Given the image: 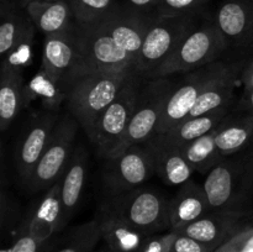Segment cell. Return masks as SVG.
<instances>
[{
  "label": "cell",
  "mask_w": 253,
  "mask_h": 252,
  "mask_svg": "<svg viewBox=\"0 0 253 252\" xmlns=\"http://www.w3.org/2000/svg\"><path fill=\"white\" fill-rule=\"evenodd\" d=\"M133 69L89 73L77 78L67 89L66 104L71 115L90 133L94 124L124 88Z\"/></svg>",
  "instance_id": "6da1fadb"
},
{
  "label": "cell",
  "mask_w": 253,
  "mask_h": 252,
  "mask_svg": "<svg viewBox=\"0 0 253 252\" xmlns=\"http://www.w3.org/2000/svg\"><path fill=\"white\" fill-rule=\"evenodd\" d=\"M234 156V155H232ZM224 157L207 173L204 188L210 211H246L245 204L253 189V160Z\"/></svg>",
  "instance_id": "7a4b0ae2"
},
{
  "label": "cell",
  "mask_w": 253,
  "mask_h": 252,
  "mask_svg": "<svg viewBox=\"0 0 253 252\" xmlns=\"http://www.w3.org/2000/svg\"><path fill=\"white\" fill-rule=\"evenodd\" d=\"M226 48V42L215 19L204 20L188 32L172 56L153 73L152 78H167L209 66L217 62Z\"/></svg>",
  "instance_id": "3957f363"
},
{
  "label": "cell",
  "mask_w": 253,
  "mask_h": 252,
  "mask_svg": "<svg viewBox=\"0 0 253 252\" xmlns=\"http://www.w3.org/2000/svg\"><path fill=\"white\" fill-rule=\"evenodd\" d=\"M199 16L200 14L160 16L152 12L133 69L141 77L152 78L153 73L172 56L188 32L197 26Z\"/></svg>",
  "instance_id": "277c9868"
},
{
  "label": "cell",
  "mask_w": 253,
  "mask_h": 252,
  "mask_svg": "<svg viewBox=\"0 0 253 252\" xmlns=\"http://www.w3.org/2000/svg\"><path fill=\"white\" fill-rule=\"evenodd\" d=\"M74 30L79 52L77 78L89 73L133 69L135 58L116 43L98 20L89 24L74 21Z\"/></svg>",
  "instance_id": "5b68a950"
},
{
  "label": "cell",
  "mask_w": 253,
  "mask_h": 252,
  "mask_svg": "<svg viewBox=\"0 0 253 252\" xmlns=\"http://www.w3.org/2000/svg\"><path fill=\"white\" fill-rule=\"evenodd\" d=\"M103 205L147 237L170 229L169 205L155 189L140 187L123 194L110 195Z\"/></svg>",
  "instance_id": "8992f818"
},
{
  "label": "cell",
  "mask_w": 253,
  "mask_h": 252,
  "mask_svg": "<svg viewBox=\"0 0 253 252\" xmlns=\"http://www.w3.org/2000/svg\"><path fill=\"white\" fill-rule=\"evenodd\" d=\"M140 90L141 76L133 69L119 95L99 116L88 135L99 157L109 158L121 142L135 111Z\"/></svg>",
  "instance_id": "52a82bcc"
},
{
  "label": "cell",
  "mask_w": 253,
  "mask_h": 252,
  "mask_svg": "<svg viewBox=\"0 0 253 252\" xmlns=\"http://www.w3.org/2000/svg\"><path fill=\"white\" fill-rule=\"evenodd\" d=\"M174 86L168 78H152L141 86L127 130L110 157L118 156L132 146L141 145L155 135Z\"/></svg>",
  "instance_id": "ba28073f"
},
{
  "label": "cell",
  "mask_w": 253,
  "mask_h": 252,
  "mask_svg": "<svg viewBox=\"0 0 253 252\" xmlns=\"http://www.w3.org/2000/svg\"><path fill=\"white\" fill-rule=\"evenodd\" d=\"M79 123L69 115L59 118L51 141L37 163L27 187L34 192L47 190L56 184L68 167L76 150Z\"/></svg>",
  "instance_id": "9c48e42d"
},
{
  "label": "cell",
  "mask_w": 253,
  "mask_h": 252,
  "mask_svg": "<svg viewBox=\"0 0 253 252\" xmlns=\"http://www.w3.org/2000/svg\"><path fill=\"white\" fill-rule=\"evenodd\" d=\"M156 173L155 162L147 146H132L118 156L106 158L103 170L104 185L110 195L140 188Z\"/></svg>",
  "instance_id": "30bf717a"
},
{
  "label": "cell",
  "mask_w": 253,
  "mask_h": 252,
  "mask_svg": "<svg viewBox=\"0 0 253 252\" xmlns=\"http://www.w3.org/2000/svg\"><path fill=\"white\" fill-rule=\"evenodd\" d=\"M58 120L59 115L57 111H41L30 119L17 140L15 147V165L20 179L26 187L51 141Z\"/></svg>",
  "instance_id": "8fae6325"
},
{
  "label": "cell",
  "mask_w": 253,
  "mask_h": 252,
  "mask_svg": "<svg viewBox=\"0 0 253 252\" xmlns=\"http://www.w3.org/2000/svg\"><path fill=\"white\" fill-rule=\"evenodd\" d=\"M220 63L221 62L217 61L185 74L170 93L156 133L169 132L188 119L203 89L217 71Z\"/></svg>",
  "instance_id": "7c38bea8"
},
{
  "label": "cell",
  "mask_w": 253,
  "mask_h": 252,
  "mask_svg": "<svg viewBox=\"0 0 253 252\" xmlns=\"http://www.w3.org/2000/svg\"><path fill=\"white\" fill-rule=\"evenodd\" d=\"M78 67L79 52L74 22L66 31L44 36L41 68L54 82L68 89L77 78Z\"/></svg>",
  "instance_id": "4fadbf2b"
},
{
  "label": "cell",
  "mask_w": 253,
  "mask_h": 252,
  "mask_svg": "<svg viewBox=\"0 0 253 252\" xmlns=\"http://www.w3.org/2000/svg\"><path fill=\"white\" fill-rule=\"evenodd\" d=\"M214 19L227 47L253 54V4L251 0H222Z\"/></svg>",
  "instance_id": "5bb4252c"
},
{
  "label": "cell",
  "mask_w": 253,
  "mask_h": 252,
  "mask_svg": "<svg viewBox=\"0 0 253 252\" xmlns=\"http://www.w3.org/2000/svg\"><path fill=\"white\" fill-rule=\"evenodd\" d=\"M151 14L140 12L125 4L116 2L115 6L98 21L116 43L127 51L136 62L150 24Z\"/></svg>",
  "instance_id": "9a60e30c"
},
{
  "label": "cell",
  "mask_w": 253,
  "mask_h": 252,
  "mask_svg": "<svg viewBox=\"0 0 253 252\" xmlns=\"http://www.w3.org/2000/svg\"><path fill=\"white\" fill-rule=\"evenodd\" d=\"M247 211H210L175 232L193 237L216 250L247 224V221H245Z\"/></svg>",
  "instance_id": "2e32d148"
},
{
  "label": "cell",
  "mask_w": 253,
  "mask_h": 252,
  "mask_svg": "<svg viewBox=\"0 0 253 252\" xmlns=\"http://www.w3.org/2000/svg\"><path fill=\"white\" fill-rule=\"evenodd\" d=\"M143 145L147 146L152 155L156 174L166 184L175 187L189 182L194 169L185 160L179 146L161 133H155Z\"/></svg>",
  "instance_id": "e0dca14e"
},
{
  "label": "cell",
  "mask_w": 253,
  "mask_h": 252,
  "mask_svg": "<svg viewBox=\"0 0 253 252\" xmlns=\"http://www.w3.org/2000/svg\"><path fill=\"white\" fill-rule=\"evenodd\" d=\"M244 62L245 59L230 64L224 62L220 63L217 71L203 89L188 119L200 116L220 108H230L231 101L234 100L235 86L237 79L240 78Z\"/></svg>",
  "instance_id": "ac0fdd59"
},
{
  "label": "cell",
  "mask_w": 253,
  "mask_h": 252,
  "mask_svg": "<svg viewBox=\"0 0 253 252\" xmlns=\"http://www.w3.org/2000/svg\"><path fill=\"white\" fill-rule=\"evenodd\" d=\"M62 207L59 197V180L46 190L35 204L29 208L19 227L29 231L42 242L62 231Z\"/></svg>",
  "instance_id": "d6986e66"
},
{
  "label": "cell",
  "mask_w": 253,
  "mask_h": 252,
  "mask_svg": "<svg viewBox=\"0 0 253 252\" xmlns=\"http://www.w3.org/2000/svg\"><path fill=\"white\" fill-rule=\"evenodd\" d=\"M89 172V155L85 147L77 146L66 172L59 179L62 220L61 229L68 225L81 203Z\"/></svg>",
  "instance_id": "ffe728a7"
},
{
  "label": "cell",
  "mask_w": 253,
  "mask_h": 252,
  "mask_svg": "<svg viewBox=\"0 0 253 252\" xmlns=\"http://www.w3.org/2000/svg\"><path fill=\"white\" fill-rule=\"evenodd\" d=\"M170 230L182 229L210 212L209 200L203 185L187 182L168 202Z\"/></svg>",
  "instance_id": "44dd1931"
},
{
  "label": "cell",
  "mask_w": 253,
  "mask_h": 252,
  "mask_svg": "<svg viewBox=\"0 0 253 252\" xmlns=\"http://www.w3.org/2000/svg\"><path fill=\"white\" fill-rule=\"evenodd\" d=\"M101 239L105 245L116 252H137L147 239L146 235L131 226L123 217L101 204L98 216ZM150 237V236H148Z\"/></svg>",
  "instance_id": "7402d4cb"
},
{
  "label": "cell",
  "mask_w": 253,
  "mask_h": 252,
  "mask_svg": "<svg viewBox=\"0 0 253 252\" xmlns=\"http://www.w3.org/2000/svg\"><path fill=\"white\" fill-rule=\"evenodd\" d=\"M24 69L1 62L0 72V130L10 127L25 108Z\"/></svg>",
  "instance_id": "603a6c76"
},
{
  "label": "cell",
  "mask_w": 253,
  "mask_h": 252,
  "mask_svg": "<svg viewBox=\"0 0 253 252\" xmlns=\"http://www.w3.org/2000/svg\"><path fill=\"white\" fill-rule=\"evenodd\" d=\"M37 30L46 35H53L68 30L73 25L74 16L68 0L31 1L24 7Z\"/></svg>",
  "instance_id": "cb8c5ba5"
},
{
  "label": "cell",
  "mask_w": 253,
  "mask_h": 252,
  "mask_svg": "<svg viewBox=\"0 0 253 252\" xmlns=\"http://www.w3.org/2000/svg\"><path fill=\"white\" fill-rule=\"evenodd\" d=\"M215 142L222 157L232 156L253 143V115L230 114L216 128Z\"/></svg>",
  "instance_id": "d4e9b609"
},
{
  "label": "cell",
  "mask_w": 253,
  "mask_h": 252,
  "mask_svg": "<svg viewBox=\"0 0 253 252\" xmlns=\"http://www.w3.org/2000/svg\"><path fill=\"white\" fill-rule=\"evenodd\" d=\"M36 29L26 11L20 10L16 0H1L0 4V54L6 56L10 49L29 32Z\"/></svg>",
  "instance_id": "484cf974"
},
{
  "label": "cell",
  "mask_w": 253,
  "mask_h": 252,
  "mask_svg": "<svg viewBox=\"0 0 253 252\" xmlns=\"http://www.w3.org/2000/svg\"><path fill=\"white\" fill-rule=\"evenodd\" d=\"M230 115V108H220L210 113L203 114L195 118L185 119L182 124L167 133H161L180 148L192 141L208 135L217 127L227 116Z\"/></svg>",
  "instance_id": "4316f807"
},
{
  "label": "cell",
  "mask_w": 253,
  "mask_h": 252,
  "mask_svg": "<svg viewBox=\"0 0 253 252\" xmlns=\"http://www.w3.org/2000/svg\"><path fill=\"white\" fill-rule=\"evenodd\" d=\"M67 98V89L54 82L46 72L40 68L31 81L25 85V106L39 100L43 110L58 111Z\"/></svg>",
  "instance_id": "83f0119b"
},
{
  "label": "cell",
  "mask_w": 253,
  "mask_h": 252,
  "mask_svg": "<svg viewBox=\"0 0 253 252\" xmlns=\"http://www.w3.org/2000/svg\"><path fill=\"white\" fill-rule=\"evenodd\" d=\"M216 128L182 147L183 155L194 172L208 173L224 158L220 155L215 142Z\"/></svg>",
  "instance_id": "f1b7e54d"
},
{
  "label": "cell",
  "mask_w": 253,
  "mask_h": 252,
  "mask_svg": "<svg viewBox=\"0 0 253 252\" xmlns=\"http://www.w3.org/2000/svg\"><path fill=\"white\" fill-rule=\"evenodd\" d=\"M100 240L98 220L93 219L73 227L51 252H93Z\"/></svg>",
  "instance_id": "f546056e"
},
{
  "label": "cell",
  "mask_w": 253,
  "mask_h": 252,
  "mask_svg": "<svg viewBox=\"0 0 253 252\" xmlns=\"http://www.w3.org/2000/svg\"><path fill=\"white\" fill-rule=\"evenodd\" d=\"M74 21L89 24L105 16L116 5V0H68Z\"/></svg>",
  "instance_id": "4dcf8cb0"
},
{
  "label": "cell",
  "mask_w": 253,
  "mask_h": 252,
  "mask_svg": "<svg viewBox=\"0 0 253 252\" xmlns=\"http://www.w3.org/2000/svg\"><path fill=\"white\" fill-rule=\"evenodd\" d=\"M210 0H160L153 14L160 16H182L202 14Z\"/></svg>",
  "instance_id": "1f68e13d"
},
{
  "label": "cell",
  "mask_w": 253,
  "mask_h": 252,
  "mask_svg": "<svg viewBox=\"0 0 253 252\" xmlns=\"http://www.w3.org/2000/svg\"><path fill=\"white\" fill-rule=\"evenodd\" d=\"M35 39V29L31 32L22 37L19 42H16L14 47L10 49L9 53L2 57L4 63L10 64V66L17 67V68L24 69L25 67L31 63L32 58V44H34Z\"/></svg>",
  "instance_id": "d6a6232c"
},
{
  "label": "cell",
  "mask_w": 253,
  "mask_h": 252,
  "mask_svg": "<svg viewBox=\"0 0 253 252\" xmlns=\"http://www.w3.org/2000/svg\"><path fill=\"white\" fill-rule=\"evenodd\" d=\"M214 252H253V225L247 222Z\"/></svg>",
  "instance_id": "836d02e7"
},
{
  "label": "cell",
  "mask_w": 253,
  "mask_h": 252,
  "mask_svg": "<svg viewBox=\"0 0 253 252\" xmlns=\"http://www.w3.org/2000/svg\"><path fill=\"white\" fill-rule=\"evenodd\" d=\"M19 204L6 189V182L1 183V193H0V225L2 231L11 229L19 221Z\"/></svg>",
  "instance_id": "e575fe53"
},
{
  "label": "cell",
  "mask_w": 253,
  "mask_h": 252,
  "mask_svg": "<svg viewBox=\"0 0 253 252\" xmlns=\"http://www.w3.org/2000/svg\"><path fill=\"white\" fill-rule=\"evenodd\" d=\"M44 245L46 242H42L37 237L32 236L29 231L19 227L12 246L2 250L1 252H43Z\"/></svg>",
  "instance_id": "d590c367"
},
{
  "label": "cell",
  "mask_w": 253,
  "mask_h": 252,
  "mask_svg": "<svg viewBox=\"0 0 253 252\" xmlns=\"http://www.w3.org/2000/svg\"><path fill=\"white\" fill-rule=\"evenodd\" d=\"M175 236L177 232L170 230L168 234L147 237L137 252H169Z\"/></svg>",
  "instance_id": "8d00e7d4"
},
{
  "label": "cell",
  "mask_w": 253,
  "mask_h": 252,
  "mask_svg": "<svg viewBox=\"0 0 253 252\" xmlns=\"http://www.w3.org/2000/svg\"><path fill=\"white\" fill-rule=\"evenodd\" d=\"M215 249L210 245L200 242L187 235L178 234L169 252H214Z\"/></svg>",
  "instance_id": "74e56055"
},
{
  "label": "cell",
  "mask_w": 253,
  "mask_h": 252,
  "mask_svg": "<svg viewBox=\"0 0 253 252\" xmlns=\"http://www.w3.org/2000/svg\"><path fill=\"white\" fill-rule=\"evenodd\" d=\"M240 81L244 86V91L253 90V56L250 59H245L240 72Z\"/></svg>",
  "instance_id": "f35d334b"
},
{
  "label": "cell",
  "mask_w": 253,
  "mask_h": 252,
  "mask_svg": "<svg viewBox=\"0 0 253 252\" xmlns=\"http://www.w3.org/2000/svg\"><path fill=\"white\" fill-rule=\"evenodd\" d=\"M160 0H126V6L131 7L133 10H137L145 14H151L155 11Z\"/></svg>",
  "instance_id": "ab89813d"
},
{
  "label": "cell",
  "mask_w": 253,
  "mask_h": 252,
  "mask_svg": "<svg viewBox=\"0 0 253 252\" xmlns=\"http://www.w3.org/2000/svg\"><path fill=\"white\" fill-rule=\"evenodd\" d=\"M237 109L240 111L253 115V90L244 91L241 100L237 104Z\"/></svg>",
  "instance_id": "60d3db41"
},
{
  "label": "cell",
  "mask_w": 253,
  "mask_h": 252,
  "mask_svg": "<svg viewBox=\"0 0 253 252\" xmlns=\"http://www.w3.org/2000/svg\"><path fill=\"white\" fill-rule=\"evenodd\" d=\"M17 1L20 2V5H21L22 7H25L29 2L31 1H54V0H17Z\"/></svg>",
  "instance_id": "b9f144b4"
},
{
  "label": "cell",
  "mask_w": 253,
  "mask_h": 252,
  "mask_svg": "<svg viewBox=\"0 0 253 252\" xmlns=\"http://www.w3.org/2000/svg\"><path fill=\"white\" fill-rule=\"evenodd\" d=\"M99 252H116V251H113V250L109 249V247L106 246V247H104V249H101Z\"/></svg>",
  "instance_id": "7bdbcfd3"
},
{
  "label": "cell",
  "mask_w": 253,
  "mask_h": 252,
  "mask_svg": "<svg viewBox=\"0 0 253 252\" xmlns=\"http://www.w3.org/2000/svg\"><path fill=\"white\" fill-rule=\"evenodd\" d=\"M250 156H251V158L253 160V143H252V150H251V152H250Z\"/></svg>",
  "instance_id": "ee69618b"
},
{
  "label": "cell",
  "mask_w": 253,
  "mask_h": 252,
  "mask_svg": "<svg viewBox=\"0 0 253 252\" xmlns=\"http://www.w3.org/2000/svg\"><path fill=\"white\" fill-rule=\"evenodd\" d=\"M251 2H252V4H253V0H251Z\"/></svg>",
  "instance_id": "f6af8a7d"
}]
</instances>
